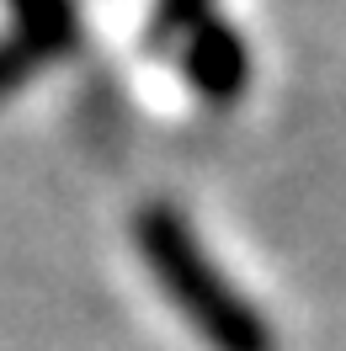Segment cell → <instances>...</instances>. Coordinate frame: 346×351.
<instances>
[{"label": "cell", "instance_id": "obj_3", "mask_svg": "<svg viewBox=\"0 0 346 351\" xmlns=\"http://www.w3.org/2000/svg\"><path fill=\"white\" fill-rule=\"evenodd\" d=\"M22 5H38V0H22Z\"/></svg>", "mask_w": 346, "mask_h": 351}, {"label": "cell", "instance_id": "obj_2", "mask_svg": "<svg viewBox=\"0 0 346 351\" xmlns=\"http://www.w3.org/2000/svg\"><path fill=\"white\" fill-rule=\"evenodd\" d=\"M160 32L181 38V64L208 101H235L251 86V48L235 27L214 16V0H165Z\"/></svg>", "mask_w": 346, "mask_h": 351}, {"label": "cell", "instance_id": "obj_1", "mask_svg": "<svg viewBox=\"0 0 346 351\" xmlns=\"http://www.w3.org/2000/svg\"><path fill=\"white\" fill-rule=\"evenodd\" d=\"M133 245L150 266L160 293L176 304V314L208 341L214 351H277L272 325L261 319V308L229 287L218 261L203 250L192 223L176 213L171 202H150L133 219Z\"/></svg>", "mask_w": 346, "mask_h": 351}]
</instances>
